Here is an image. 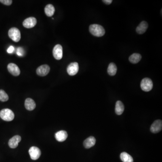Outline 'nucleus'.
Returning a JSON list of instances; mask_svg holds the SVG:
<instances>
[{
  "instance_id": "1",
  "label": "nucleus",
  "mask_w": 162,
  "mask_h": 162,
  "mask_svg": "<svg viewBox=\"0 0 162 162\" xmlns=\"http://www.w3.org/2000/svg\"><path fill=\"white\" fill-rule=\"evenodd\" d=\"M89 31L92 35L97 37L104 36L105 30L104 28L100 25L94 24L90 26Z\"/></svg>"
},
{
  "instance_id": "2",
  "label": "nucleus",
  "mask_w": 162,
  "mask_h": 162,
  "mask_svg": "<svg viewBox=\"0 0 162 162\" xmlns=\"http://www.w3.org/2000/svg\"><path fill=\"white\" fill-rule=\"evenodd\" d=\"M0 117L1 119L5 121H12L14 118V114L12 110L5 109L0 112Z\"/></svg>"
},
{
  "instance_id": "3",
  "label": "nucleus",
  "mask_w": 162,
  "mask_h": 162,
  "mask_svg": "<svg viewBox=\"0 0 162 162\" xmlns=\"http://www.w3.org/2000/svg\"><path fill=\"white\" fill-rule=\"evenodd\" d=\"M8 35L10 38L15 42H18L20 40V32L17 28H11L9 31Z\"/></svg>"
},
{
  "instance_id": "4",
  "label": "nucleus",
  "mask_w": 162,
  "mask_h": 162,
  "mask_svg": "<svg viewBox=\"0 0 162 162\" xmlns=\"http://www.w3.org/2000/svg\"><path fill=\"white\" fill-rule=\"evenodd\" d=\"M141 87L143 91L148 92L152 90L153 83L150 78H146L142 80L141 83Z\"/></svg>"
},
{
  "instance_id": "5",
  "label": "nucleus",
  "mask_w": 162,
  "mask_h": 162,
  "mask_svg": "<svg viewBox=\"0 0 162 162\" xmlns=\"http://www.w3.org/2000/svg\"><path fill=\"white\" fill-rule=\"evenodd\" d=\"M29 154L33 160H37L41 155V152L40 149L35 146L31 147L29 150Z\"/></svg>"
},
{
  "instance_id": "6",
  "label": "nucleus",
  "mask_w": 162,
  "mask_h": 162,
  "mask_svg": "<svg viewBox=\"0 0 162 162\" xmlns=\"http://www.w3.org/2000/svg\"><path fill=\"white\" fill-rule=\"evenodd\" d=\"M79 70V65L77 62L72 63L67 67L68 74L70 76H74L77 74Z\"/></svg>"
},
{
  "instance_id": "7",
  "label": "nucleus",
  "mask_w": 162,
  "mask_h": 162,
  "mask_svg": "<svg viewBox=\"0 0 162 162\" xmlns=\"http://www.w3.org/2000/svg\"><path fill=\"white\" fill-rule=\"evenodd\" d=\"M53 55L56 60H60L62 58L63 48L61 45L57 44L54 46L53 50Z\"/></svg>"
},
{
  "instance_id": "8",
  "label": "nucleus",
  "mask_w": 162,
  "mask_h": 162,
  "mask_svg": "<svg viewBox=\"0 0 162 162\" xmlns=\"http://www.w3.org/2000/svg\"><path fill=\"white\" fill-rule=\"evenodd\" d=\"M37 23V21L36 18L33 17H31L25 19L23 22V25L25 28L30 29L34 27L36 25Z\"/></svg>"
},
{
  "instance_id": "9",
  "label": "nucleus",
  "mask_w": 162,
  "mask_h": 162,
  "mask_svg": "<svg viewBox=\"0 0 162 162\" xmlns=\"http://www.w3.org/2000/svg\"><path fill=\"white\" fill-rule=\"evenodd\" d=\"M162 122L161 120H157L155 121L150 127L151 131L154 133H157L159 132L162 130Z\"/></svg>"
},
{
  "instance_id": "10",
  "label": "nucleus",
  "mask_w": 162,
  "mask_h": 162,
  "mask_svg": "<svg viewBox=\"0 0 162 162\" xmlns=\"http://www.w3.org/2000/svg\"><path fill=\"white\" fill-rule=\"evenodd\" d=\"M50 68L48 65H44L40 66L37 69V74L40 76H45L48 74Z\"/></svg>"
},
{
  "instance_id": "11",
  "label": "nucleus",
  "mask_w": 162,
  "mask_h": 162,
  "mask_svg": "<svg viewBox=\"0 0 162 162\" xmlns=\"http://www.w3.org/2000/svg\"><path fill=\"white\" fill-rule=\"evenodd\" d=\"M9 72L14 76H18L20 74V71L19 67L14 63H10L7 66Z\"/></svg>"
},
{
  "instance_id": "12",
  "label": "nucleus",
  "mask_w": 162,
  "mask_h": 162,
  "mask_svg": "<svg viewBox=\"0 0 162 162\" xmlns=\"http://www.w3.org/2000/svg\"><path fill=\"white\" fill-rule=\"evenodd\" d=\"M21 140V138L20 135H14V137L10 139L9 141V146L10 148L13 149L16 148Z\"/></svg>"
},
{
  "instance_id": "13",
  "label": "nucleus",
  "mask_w": 162,
  "mask_h": 162,
  "mask_svg": "<svg viewBox=\"0 0 162 162\" xmlns=\"http://www.w3.org/2000/svg\"><path fill=\"white\" fill-rule=\"evenodd\" d=\"M68 137L67 132L64 130L58 131L55 134V138L57 141L59 142H63L65 141Z\"/></svg>"
},
{
  "instance_id": "14",
  "label": "nucleus",
  "mask_w": 162,
  "mask_h": 162,
  "mask_svg": "<svg viewBox=\"0 0 162 162\" xmlns=\"http://www.w3.org/2000/svg\"><path fill=\"white\" fill-rule=\"evenodd\" d=\"M96 140L93 137H90L84 141L83 145L86 149H89L95 145Z\"/></svg>"
},
{
  "instance_id": "15",
  "label": "nucleus",
  "mask_w": 162,
  "mask_h": 162,
  "mask_svg": "<svg viewBox=\"0 0 162 162\" xmlns=\"http://www.w3.org/2000/svg\"><path fill=\"white\" fill-rule=\"evenodd\" d=\"M25 107L29 111H32L36 108V103L33 99L27 98L25 101Z\"/></svg>"
},
{
  "instance_id": "16",
  "label": "nucleus",
  "mask_w": 162,
  "mask_h": 162,
  "mask_svg": "<svg viewBox=\"0 0 162 162\" xmlns=\"http://www.w3.org/2000/svg\"><path fill=\"white\" fill-rule=\"evenodd\" d=\"M148 25L146 22L142 21L141 22V24H140L137 29L136 31L137 33L140 34H142L144 33H145L147 29L148 28Z\"/></svg>"
},
{
  "instance_id": "17",
  "label": "nucleus",
  "mask_w": 162,
  "mask_h": 162,
  "mask_svg": "<svg viewBox=\"0 0 162 162\" xmlns=\"http://www.w3.org/2000/svg\"><path fill=\"white\" fill-rule=\"evenodd\" d=\"M115 113L118 115H121L123 113L124 110V106L121 101H118L116 102L115 108Z\"/></svg>"
},
{
  "instance_id": "18",
  "label": "nucleus",
  "mask_w": 162,
  "mask_h": 162,
  "mask_svg": "<svg viewBox=\"0 0 162 162\" xmlns=\"http://www.w3.org/2000/svg\"><path fill=\"white\" fill-rule=\"evenodd\" d=\"M54 12H55V9L52 5H47L45 8V12L47 16H52L54 14Z\"/></svg>"
},
{
  "instance_id": "19",
  "label": "nucleus",
  "mask_w": 162,
  "mask_h": 162,
  "mask_svg": "<svg viewBox=\"0 0 162 162\" xmlns=\"http://www.w3.org/2000/svg\"><path fill=\"white\" fill-rule=\"evenodd\" d=\"M117 71V67L116 65L113 63H110L107 69L108 74L110 76H114L116 74Z\"/></svg>"
},
{
  "instance_id": "20",
  "label": "nucleus",
  "mask_w": 162,
  "mask_h": 162,
  "mask_svg": "<svg viewBox=\"0 0 162 162\" xmlns=\"http://www.w3.org/2000/svg\"><path fill=\"white\" fill-rule=\"evenodd\" d=\"M141 59L142 56L141 54L138 53H134L129 57V60L132 64H137L141 61Z\"/></svg>"
},
{
  "instance_id": "21",
  "label": "nucleus",
  "mask_w": 162,
  "mask_h": 162,
  "mask_svg": "<svg viewBox=\"0 0 162 162\" xmlns=\"http://www.w3.org/2000/svg\"><path fill=\"white\" fill-rule=\"evenodd\" d=\"M120 159L123 162H133L132 157L126 152H123L120 155Z\"/></svg>"
},
{
  "instance_id": "22",
  "label": "nucleus",
  "mask_w": 162,
  "mask_h": 162,
  "mask_svg": "<svg viewBox=\"0 0 162 162\" xmlns=\"http://www.w3.org/2000/svg\"><path fill=\"white\" fill-rule=\"evenodd\" d=\"M9 97L5 91L3 90H0V101L5 102L8 101Z\"/></svg>"
},
{
  "instance_id": "23",
  "label": "nucleus",
  "mask_w": 162,
  "mask_h": 162,
  "mask_svg": "<svg viewBox=\"0 0 162 162\" xmlns=\"http://www.w3.org/2000/svg\"><path fill=\"white\" fill-rule=\"evenodd\" d=\"M25 53V50H24L23 48L21 47L18 48L16 51V54L18 56H24Z\"/></svg>"
},
{
  "instance_id": "24",
  "label": "nucleus",
  "mask_w": 162,
  "mask_h": 162,
  "mask_svg": "<svg viewBox=\"0 0 162 162\" xmlns=\"http://www.w3.org/2000/svg\"><path fill=\"white\" fill-rule=\"evenodd\" d=\"M0 2L3 3V4L5 5H10L12 3V0H0Z\"/></svg>"
},
{
  "instance_id": "25",
  "label": "nucleus",
  "mask_w": 162,
  "mask_h": 162,
  "mask_svg": "<svg viewBox=\"0 0 162 162\" xmlns=\"http://www.w3.org/2000/svg\"><path fill=\"white\" fill-rule=\"evenodd\" d=\"M14 51V47L12 46H10L7 49V52L9 54L13 53Z\"/></svg>"
},
{
  "instance_id": "26",
  "label": "nucleus",
  "mask_w": 162,
  "mask_h": 162,
  "mask_svg": "<svg viewBox=\"0 0 162 162\" xmlns=\"http://www.w3.org/2000/svg\"><path fill=\"white\" fill-rule=\"evenodd\" d=\"M112 0H103V2H104V3H106V4L107 5H110L112 2Z\"/></svg>"
}]
</instances>
